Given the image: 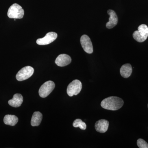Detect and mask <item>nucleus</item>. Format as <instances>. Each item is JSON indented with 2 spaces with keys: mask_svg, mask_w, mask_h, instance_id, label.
Returning a JSON list of instances; mask_svg holds the SVG:
<instances>
[{
  "mask_svg": "<svg viewBox=\"0 0 148 148\" xmlns=\"http://www.w3.org/2000/svg\"><path fill=\"white\" fill-rule=\"evenodd\" d=\"M124 102L121 98L116 96H110L102 101L101 106L106 110L116 111L121 108Z\"/></svg>",
  "mask_w": 148,
  "mask_h": 148,
  "instance_id": "f257e3e1",
  "label": "nucleus"
},
{
  "mask_svg": "<svg viewBox=\"0 0 148 148\" xmlns=\"http://www.w3.org/2000/svg\"><path fill=\"white\" fill-rule=\"evenodd\" d=\"M134 39L139 42H142L147 40L148 36V27L145 24H142L138 28V31L133 34Z\"/></svg>",
  "mask_w": 148,
  "mask_h": 148,
  "instance_id": "f03ea898",
  "label": "nucleus"
},
{
  "mask_svg": "<svg viewBox=\"0 0 148 148\" xmlns=\"http://www.w3.org/2000/svg\"><path fill=\"white\" fill-rule=\"evenodd\" d=\"M24 11L21 6L17 3L12 5L9 8L8 16L10 18H21L24 16Z\"/></svg>",
  "mask_w": 148,
  "mask_h": 148,
  "instance_id": "7ed1b4c3",
  "label": "nucleus"
},
{
  "mask_svg": "<svg viewBox=\"0 0 148 148\" xmlns=\"http://www.w3.org/2000/svg\"><path fill=\"white\" fill-rule=\"evenodd\" d=\"M82 89V83L77 79L74 80L69 84L67 88L68 95L70 97L77 95L80 92Z\"/></svg>",
  "mask_w": 148,
  "mask_h": 148,
  "instance_id": "20e7f679",
  "label": "nucleus"
},
{
  "mask_svg": "<svg viewBox=\"0 0 148 148\" xmlns=\"http://www.w3.org/2000/svg\"><path fill=\"white\" fill-rule=\"evenodd\" d=\"M54 83L51 81H48L44 83L40 87L39 94L41 97L46 98L53 91L55 88Z\"/></svg>",
  "mask_w": 148,
  "mask_h": 148,
  "instance_id": "39448f33",
  "label": "nucleus"
},
{
  "mask_svg": "<svg viewBox=\"0 0 148 148\" xmlns=\"http://www.w3.org/2000/svg\"><path fill=\"white\" fill-rule=\"evenodd\" d=\"M34 68L27 66L21 69L16 75V79L18 81H22L29 78L34 73Z\"/></svg>",
  "mask_w": 148,
  "mask_h": 148,
  "instance_id": "423d86ee",
  "label": "nucleus"
},
{
  "mask_svg": "<svg viewBox=\"0 0 148 148\" xmlns=\"http://www.w3.org/2000/svg\"><path fill=\"white\" fill-rule=\"evenodd\" d=\"M57 34L55 32H51L48 33L44 37L37 40V44L40 45H45L53 42L57 38Z\"/></svg>",
  "mask_w": 148,
  "mask_h": 148,
  "instance_id": "0eeeda50",
  "label": "nucleus"
},
{
  "mask_svg": "<svg viewBox=\"0 0 148 148\" xmlns=\"http://www.w3.org/2000/svg\"><path fill=\"white\" fill-rule=\"evenodd\" d=\"M80 43L84 50L86 53H92L93 52L92 43L90 38L86 35H84L81 37Z\"/></svg>",
  "mask_w": 148,
  "mask_h": 148,
  "instance_id": "6e6552de",
  "label": "nucleus"
},
{
  "mask_svg": "<svg viewBox=\"0 0 148 148\" xmlns=\"http://www.w3.org/2000/svg\"><path fill=\"white\" fill-rule=\"evenodd\" d=\"M72 59L70 56L66 54H61L58 56L56 59V64L60 67H64L71 64Z\"/></svg>",
  "mask_w": 148,
  "mask_h": 148,
  "instance_id": "1a4fd4ad",
  "label": "nucleus"
},
{
  "mask_svg": "<svg viewBox=\"0 0 148 148\" xmlns=\"http://www.w3.org/2000/svg\"><path fill=\"white\" fill-rule=\"evenodd\" d=\"M109 122L106 119H101L96 122L95 123V128L97 132L100 133H105L108 130Z\"/></svg>",
  "mask_w": 148,
  "mask_h": 148,
  "instance_id": "9d476101",
  "label": "nucleus"
},
{
  "mask_svg": "<svg viewBox=\"0 0 148 148\" xmlns=\"http://www.w3.org/2000/svg\"><path fill=\"white\" fill-rule=\"evenodd\" d=\"M108 13L110 15V18L108 22L106 24V27L108 29H112L117 24L118 21L117 16L116 12L112 10H109Z\"/></svg>",
  "mask_w": 148,
  "mask_h": 148,
  "instance_id": "9b49d317",
  "label": "nucleus"
},
{
  "mask_svg": "<svg viewBox=\"0 0 148 148\" xmlns=\"http://www.w3.org/2000/svg\"><path fill=\"white\" fill-rule=\"evenodd\" d=\"M23 102V97L21 94L16 93L13 95V98L8 101L10 106L14 108H18L21 106Z\"/></svg>",
  "mask_w": 148,
  "mask_h": 148,
  "instance_id": "f8f14e48",
  "label": "nucleus"
},
{
  "mask_svg": "<svg viewBox=\"0 0 148 148\" xmlns=\"http://www.w3.org/2000/svg\"><path fill=\"white\" fill-rule=\"evenodd\" d=\"M132 73V66L129 64L123 65L120 69V74L121 76L125 78L129 77Z\"/></svg>",
  "mask_w": 148,
  "mask_h": 148,
  "instance_id": "ddd939ff",
  "label": "nucleus"
},
{
  "mask_svg": "<svg viewBox=\"0 0 148 148\" xmlns=\"http://www.w3.org/2000/svg\"><path fill=\"white\" fill-rule=\"evenodd\" d=\"M42 119V115L40 112H34L31 120V125L33 126L39 125Z\"/></svg>",
  "mask_w": 148,
  "mask_h": 148,
  "instance_id": "4468645a",
  "label": "nucleus"
},
{
  "mask_svg": "<svg viewBox=\"0 0 148 148\" xmlns=\"http://www.w3.org/2000/svg\"><path fill=\"white\" fill-rule=\"evenodd\" d=\"M18 118L14 115L8 114L4 118L3 121L5 124L11 126H14L18 122Z\"/></svg>",
  "mask_w": 148,
  "mask_h": 148,
  "instance_id": "2eb2a0df",
  "label": "nucleus"
},
{
  "mask_svg": "<svg viewBox=\"0 0 148 148\" xmlns=\"http://www.w3.org/2000/svg\"><path fill=\"white\" fill-rule=\"evenodd\" d=\"M73 126L75 127H79L82 130H85L86 128V125L85 123L80 119L75 120L73 123Z\"/></svg>",
  "mask_w": 148,
  "mask_h": 148,
  "instance_id": "dca6fc26",
  "label": "nucleus"
},
{
  "mask_svg": "<svg viewBox=\"0 0 148 148\" xmlns=\"http://www.w3.org/2000/svg\"><path fill=\"white\" fill-rule=\"evenodd\" d=\"M137 145L140 148H148V144L145 140L139 139L137 141Z\"/></svg>",
  "mask_w": 148,
  "mask_h": 148,
  "instance_id": "f3484780",
  "label": "nucleus"
},
{
  "mask_svg": "<svg viewBox=\"0 0 148 148\" xmlns=\"http://www.w3.org/2000/svg\"></svg>",
  "mask_w": 148,
  "mask_h": 148,
  "instance_id": "a211bd4d",
  "label": "nucleus"
}]
</instances>
